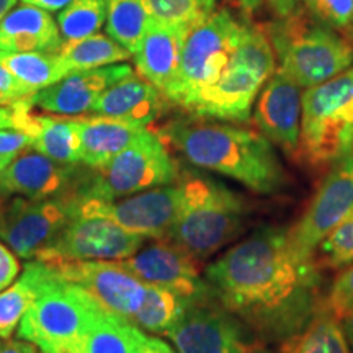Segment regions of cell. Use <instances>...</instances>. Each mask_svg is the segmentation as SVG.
Here are the masks:
<instances>
[{
  "label": "cell",
  "instance_id": "obj_39",
  "mask_svg": "<svg viewBox=\"0 0 353 353\" xmlns=\"http://www.w3.org/2000/svg\"><path fill=\"white\" fill-rule=\"evenodd\" d=\"M20 260L6 244L0 242V291L10 286L20 273Z\"/></svg>",
  "mask_w": 353,
  "mask_h": 353
},
{
  "label": "cell",
  "instance_id": "obj_48",
  "mask_svg": "<svg viewBox=\"0 0 353 353\" xmlns=\"http://www.w3.org/2000/svg\"><path fill=\"white\" fill-rule=\"evenodd\" d=\"M2 343H3V342H2V341H0V345H2Z\"/></svg>",
  "mask_w": 353,
  "mask_h": 353
},
{
  "label": "cell",
  "instance_id": "obj_5",
  "mask_svg": "<svg viewBox=\"0 0 353 353\" xmlns=\"http://www.w3.org/2000/svg\"><path fill=\"white\" fill-rule=\"evenodd\" d=\"M38 296L21 317L17 337L39 353H77L101 306L81 286L38 260Z\"/></svg>",
  "mask_w": 353,
  "mask_h": 353
},
{
  "label": "cell",
  "instance_id": "obj_18",
  "mask_svg": "<svg viewBox=\"0 0 353 353\" xmlns=\"http://www.w3.org/2000/svg\"><path fill=\"white\" fill-rule=\"evenodd\" d=\"M83 172L76 165L61 164L38 151L20 152L0 170V192L6 196L30 200L59 196L81 182Z\"/></svg>",
  "mask_w": 353,
  "mask_h": 353
},
{
  "label": "cell",
  "instance_id": "obj_28",
  "mask_svg": "<svg viewBox=\"0 0 353 353\" xmlns=\"http://www.w3.org/2000/svg\"><path fill=\"white\" fill-rule=\"evenodd\" d=\"M192 299H187L162 286L148 283L144 301L141 304L132 322L151 334L165 335L183 316Z\"/></svg>",
  "mask_w": 353,
  "mask_h": 353
},
{
  "label": "cell",
  "instance_id": "obj_15",
  "mask_svg": "<svg viewBox=\"0 0 353 353\" xmlns=\"http://www.w3.org/2000/svg\"><path fill=\"white\" fill-rule=\"evenodd\" d=\"M48 267L85 290L101 307L130 321L143 304L148 290V283L126 270L120 260H69Z\"/></svg>",
  "mask_w": 353,
  "mask_h": 353
},
{
  "label": "cell",
  "instance_id": "obj_40",
  "mask_svg": "<svg viewBox=\"0 0 353 353\" xmlns=\"http://www.w3.org/2000/svg\"><path fill=\"white\" fill-rule=\"evenodd\" d=\"M0 353H39V350L33 343L19 339V341L3 342L0 345Z\"/></svg>",
  "mask_w": 353,
  "mask_h": 353
},
{
  "label": "cell",
  "instance_id": "obj_42",
  "mask_svg": "<svg viewBox=\"0 0 353 353\" xmlns=\"http://www.w3.org/2000/svg\"><path fill=\"white\" fill-rule=\"evenodd\" d=\"M0 128H17V112L13 103L0 107Z\"/></svg>",
  "mask_w": 353,
  "mask_h": 353
},
{
  "label": "cell",
  "instance_id": "obj_27",
  "mask_svg": "<svg viewBox=\"0 0 353 353\" xmlns=\"http://www.w3.org/2000/svg\"><path fill=\"white\" fill-rule=\"evenodd\" d=\"M0 65L32 94L65 77L56 52L0 51Z\"/></svg>",
  "mask_w": 353,
  "mask_h": 353
},
{
  "label": "cell",
  "instance_id": "obj_24",
  "mask_svg": "<svg viewBox=\"0 0 353 353\" xmlns=\"http://www.w3.org/2000/svg\"><path fill=\"white\" fill-rule=\"evenodd\" d=\"M77 123L81 132V164L92 170L107 165L144 130L143 126L101 114L82 117Z\"/></svg>",
  "mask_w": 353,
  "mask_h": 353
},
{
  "label": "cell",
  "instance_id": "obj_2",
  "mask_svg": "<svg viewBox=\"0 0 353 353\" xmlns=\"http://www.w3.org/2000/svg\"><path fill=\"white\" fill-rule=\"evenodd\" d=\"M159 138L192 165L229 176L259 195H275L288 183L270 141L249 128L192 114L167 123Z\"/></svg>",
  "mask_w": 353,
  "mask_h": 353
},
{
  "label": "cell",
  "instance_id": "obj_11",
  "mask_svg": "<svg viewBox=\"0 0 353 353\" xmlns=\"http://www.w3.org/2000/svg\"><path fill=\"white\" fill-rule=\"evenodd\" d=\"M165 337L176 353H254L263 343L214 298L192 301Z\"/></svg>",
  "mask_w": 353,
  "mask_h": 353
},
{
  "label": "cell",
  "instance_id": "obj_31",
  "mask_svg": "<svg viewBox=\"0 0 353 353\" xmlns=\"http://www.w3.org/2000/svg\"><path fill=\"white\" fill-rule=\"evenodd\" d=\"M38 296L37 267L33 260L25 265V272L10 286L0 291V339L12 337L21 317Z\"/></svg>",
  "mask_w": 353,
  "mask_h": 353
},
{
  "label": "cell",
  "instance_id": "obj_46",
  "mask_svg": "<svg viewBox=\"0 0 353 353\" xmlns=\"http://www.w3.org/2000/svg\"><path fill=\"white\" fill-rule=\"evenodd\" d=\"M15 2L17 0H0V21H2L3 17L12 10V7L15 6Z\"/></svg>",
  "mask_w": 353,
  "mask_h": 353
},
{
  "label": "cell",
  "instance_id": "obj_33",
  "mask_svg": "<svg viewBox=\"0 0 353 353\" xmlns=\"http://www.w3.org/2000/svg\"><path fill=\"white\" fill-rule=\"evenodd\" d=\"M105 19V0H74L57 15V28L63 41H76L99 32Z\"/></svg>",
  "mask_w": 353,
  "mask_h": 353
},
{
  "label": "cell",
  "instance_id": "obj_44",
  "mask_svg": "<svg viewBox=\"0 0 353 353\" xmlns=\"http://www.w3.org/2000/svg\"><path fill=\"white\" fill-rule=\"evenodd\" d=\"M342 329H343V334H345V337H347L348 345H350V348L353 350V311L342 319Z\"/></svg>",
  "mask_w": 353,
  "mask_h": 353
},
{
  "label": "cell",
  "instance_id": "obj_14",
  "mask_svg": "<svg viewBox=\"0 0 353 353\" xmlns=\"http://www.w3.org/2000/svg\"><path fill=\"white\" fill-rule=\"evenodd\" d=\"M77 208L103 214L126 231L148 239H165L182 208V187L179 180L172 185L156 187L117 201L77 196L70 188Z\"/></svg>",
  "mask_w": 353,
  "mask_h": 353
},
{
  "label": "cell",
  "instance_id": "obj_3",
  "mask_svg": "<svg viewBox=\"0 0 353 353\" xmlns=\"http://www.w3.org/2000/svg\"><path fill=\"white\" fill-rule=\"evenodd\" d=\"M179 183L182 208L165 239L203 263L245 231L250 206L241 193L211 176L185 172Z\"/></svg>",
  "mask_w": 353,
  "mask_h": 353
},
{
  "label": "cell",
  "instance_id": "obj_6",
  "mask_svg": "<svg viewBox=\"0 0 353 353\" xmlns=\"http://www.w3.org/2000/svg\"><path fill=\"white\" fill-rule=\"evenodd\" d=\"M276 70V57L265 30L247 25L228 68L185 108L193 117L245 123L265 82Z\"/></svg>",
  "mask_w": 353,
  "mask_h": 353
},
{
  "label": "cell",
  "instance_id": "obj_25",
  "mask_svg": "<svg viewBox=\"0 0 353 353\" xmlns=\"http://www.w3.org/2000/svg\"><path fill=\"white\" fill-rule=\"evenodd\" d=\"M56 54L59 56L65 76L81 72V70L99 69L110 64L123 63L132 56L108 34L99 33L76 39V41H63Z\"/></svg>",
  "mask_w": 353,
  "mask_h": 353
},
{
  "label": "cell",
  "instance_id": "obj_29",
  "mask_svg": "<svg viewBox=\"0 0 353 353\" xmlns=\"http://www.w3.org/2000/svg\"><path fill=\"white\" fill-rule=\"evenodd\" d=\"M105 7L107 34L134 56L149 23L143 0H105Z\"/></svg>",
  "mask_w": 353,
  "mask_h": 353
},
{
  "label": "cell",
  "instance_id": "obj_34",
  "mask_svg": "<svg viewBox=\"0 0 353 353\" xmlns=\"http://www.w3.org/2000/svg\"><path fill=\"white\" fill-rule=\"evenodd\" d=\"M314 255L321 268L330 270L345 268L353 262V210L321 242Z\"/></svg>",
  "mask_w": 353,
  "mask_h": 353
},
{
  "label": "cell",
  "instance_id": "obj_10",
  "mask_svg": "<svg viewBox=\"0 0 353 353\" xmlns=\"http://www.w3.org/2000/svg\"><path fill=\"white\" fill-rule=\"evenodd\" d=\"M145 241L148 237L126 231L107 216L77 208L74 203L72 216L63 231L33 260L44 265L69 260H125Z\"/></svg>",
  "mask_w": 353,
  "mask_h": 353
},
{
  "label": "cell",
  "instance_id": "obj_36",
  "mask_svg": "<svg viewBox=\"0 0 353 353\" xmlns=\"http://www.w3.org/2000/svg\"><path fill=\"white\" fill-rule=\"evenodd\" d=\"M353 311V262L334 280L325 291L322 312H327L341 322Z\"/></svg>",
  "mask_w": 353,
  "mask_h": 353
},
{
  "label": "cell",
  "instance_id": "obj_20",
  "mask_svg": "<svg viewBox=\"0 0 353 353\" xmlns=\"http://www.w3.org/2000/svg\"><path fill=\"white\" fill-rule=\"evenodd\" d=\"M187 30L167 26L149 19L148 28L134 54L138 74L165 97L179 72Z\"/></svg>",
  "mask_w": 353,
  "mask_h": 353
},
{
  "label": "cell",
  "instance_id": "obj_8",
  "mask_svg": "<svg viewBox=\"0 0 353 353\" xmlns=\"http://www.w3.org/2000/svg\"><path fill=\"white\" fill-rule=\"evenodd\" d=\"M182 172L169 145L144 128L128 148L99 170L88 169L72 192L77 196L113 201L156 187L172 185Z\"/></svg>",
  "mask_w": 353,
  "mask_h": 353
},
{
  "label": "cell",
  "instance_id": "obj_38",
  "mask_svg": "<svg viewBox=\"0 0 353 353\" xmlns=\"http://www.w3.org/2000/svg\"><path fill=\"white\" fill-rule=\"evenodd\" d=\"M30 95H33L32 92L21 85L3 65H0V105H12Z\"/></svg>",
  "mask_w": 353,
  "mask_h": 353
},
{
  "label": "cell",
  "instance_id": "obj_23",
  "mask_svg": "<svg viewBox=\"0 0 353 353\" xmlns=\"http://www.w3.org/2000/svg\"><path fill=\"white\" fill-rule=\"evenodd\" d=\"M63 37L50 12L23 3L0 21V51L57 52Z\"/></svg>",
  "mask_w": 353,
  "mask_h": 353
},
{
  "label": "cell",
  "instance_id": "obj_30",
  "mask_svg": "<svg viewBox=\"0 0 353 353\" xmlns=\"http://www.w3.org/2000/svg\"><path fill=\"white\" fill-rule=\"evenodd\" d=\"M283 353H352L341 322L319 312L298 337L280 347Z\"/></svg>",
  "mask_w": 353,
  "mask_h": 353
},
{
  "label": "cell",
  "instance_id": "obj_12",
  "mask_svg": "<svg viewBox=\"0 0 353 353\" xmlns=\"http://www.w3.org/2000/svg\"><path fill=\"white\" fill-rule=\"evenodd\" d=\"M353 210V151L330 167L307 208L293 228L288 242L299 257H316L317 247Z\"/></svg>",
  "mask_w": 353,
  "mask_h": 353
},
{
  "label": "cell",
  "instance_id": "obj_47",
  "mask_svg": "<svg viewBox=\"0 0 353 353\" xmlns=\"http://www.w3.org/2000/svg\"><path fill=\"white\" fill-rule=\"evenodd\" d=\"M254 353H275V352H270V350H267V348L265 347H260L257 352H254ZM280 353H283V352H280Z\"/></svg>",
  "mask_w": 353,
  "mask_h": 353
},
{
  "label": "cell",
  "instance_id": "obj_7",
  "mask_svg": "<svg viewBox=\"0 0 353 353\" xmlns=\"http://www.w3.org/2000/svg\"><path fill=\"white\" fill-rule=\"evenodd\" d=\"M353 151V65L303 94L298 161L330 169Z\"/></svg>",
  "mask_w": 353,
  "mask_h": 353
},
{
  "label": "cell",
  "instance_id": "obj_13",
  "mask_svg": "<svg viewBox=\"0 0 353 353\" xmlns=\"http://www.w3.org/2000/svg\"><path fill=\"white\" fill-rule=\"evenodd\" d=\"M72 210L69 190L59 196L43 200L12 198L0 210V239L17 257L33 260L63 231Z\"/></svg>",
  "mask_w": 353,
  "mask_h": 353
},
{
  "label": "cell",
  "instance_id": "obj_37",
  "mask_svg": "<svg viewBox=\"0 0 353 353\" xmlns=\"http://www.w3.org/2000/svg\"><path fill=\"white\" fill-rule=\"evenodd\" d=\"M34 138L28 132L17 128H0V170H3L10 162L23 152L33 148Z\"/></svg>",
  "mask_w": 353,
  "mask_h": 353
},
{
  "label": "cell",
  "instance_id": "obj_4",
  "mask_svg": "<svg viewBox=\"0 0 353 353\" xmlns=\"http://www.w3.org/2000/svg\"><path fill=\"white\" fill-rule=\"evenodd\" d=\"M280 70L309 88L353 65V41L298 6L265 26Z\"/></svg>",
  "mask_w": 353,
  "mask_h": 353
},
{
  "label": "cell",
  "instance_id": "obj_19",
  "mask_svg": "<svg viewBox=\"0 0 353 353\" xmlns=\"http://www.w3.org/2000/svg\"><path fill=\"white\" fill-rule=\"evenodd\" d=\"M128 64H110L105 68L81 70L65 76L28 97L32 107L57 114H82L92 110L99 97L110 87L131 76Z\"/></svg>",
  "mask_w": 353,
  "mask_h": 353
},
{
  "label": "cell",
  "instance_id": "obj_21",
  "mask_svg": "<svg viewBox=\"0 0 353 353\" xmlns=\"http://www.w3.org/2000/svg\"><path fill=\"white\" fill-rule=\"evenodd\" d=\"M167 99L141 76H128L99 97L90 112L145 128L165 110Z\"/></svg>",
  "mask_w": 353,
  "mask_h": 353
},
{
  "label": "cell",
  "instance_id": "obj_35",
  "mask_svg": "<svg viewBox=\"0 0 353 353\" xmlns=\"http://www.w3.org/2000/svg\"><path fill=\"white\" fill-rule=\"evenodd\" d=\"M312 17L342 33H353V0H298Z\"/></svg>",
  "mask_w": 353,
  "mask_h": 353
},
{
  "label": "cell",
  "instance_id": "obj_43",
  "mask_svg": "<svg viewBox=\"0 0 353 353\" xmlns=\"http://www.w3.org/2000/svg\"><path fill=\"white\" fill-rule=\"evenodd\" d=\"M270 3L272 10L276 13V17L286 15V13L298 7V0H270Z\"/></svg>",
  "mask_w": 353,
  "mask_h": 353
},
{
  "label": "cell",
  "instance_id": "obj_26",
  "mask_svg": "<svg viewBox=\"0 0 353 353\" xmlns=\"http://www.w3.org/2000/svg\"><path fill=\"white\" fill-rule=\"evenodd\" d=\"M33 148L61 164H81V132L76 118L37 114Z\"/></svg>",
  "mask_w": 353,
  "mask_h": 353
},
{
  "label": "cell",
  "instance_id": "obj_9",
  "mask_svg": "<svg viewBox=\"0 0 353 353\" xmlns=\"http://www.w3.org/2000/svg\"><path fill=\"white\" fill-rule=\"evenodd\" d=\"M247 25L229 10H214L187 33L174 85L165 94L167 101L185 110L196 95L213 85L244 34Z\"/></svg>",
  "mask_w": 353,
  "mask_h": 353
},
{
  "label": "cell",
  "instance_id": "obj_16",
  "mask_svg": "<svg viewBox=\"0 0 353 353\" xmlns=\"http://www.w3.org/2000/svg\"><path fill=\"white\" fill-rule=\"evenodd\" d=\"M120 263L144 283L162 286L192 301L213 298L210 285L200 276V262L169 239L145 241Z\"/></svg>",
  "mask_w": 353,
  "mask_h": 353
},
{
  "label": "cell",
  "instance_id": "obj_41",
  "mask_svg": "<svg viewBox=\"0 0 353 353\" xmlns=\"http://www.w3.org/2000/svg\"><path fill=\"white\" fill-rule=\"evenodd\" d=\"M74 0H23V3H28V6H34L43 8L46 12H57V10H63L72 3Z\"/></svg>",
  "mask_w": 353,
  "mask_h": 353
},
{
  "label": "cell",
  "instance_id": "obj_45",
  "mask_svg": "<svg viewBox=\"0 0 353 353\" xmlns=\"http://www.w3.org/2000/svg\"><path fill=\"white\" fill-rule=\"evenodd\" d=\"M237 2H239V6L245 13H252L262 6L263 0H237Z\"/></svg>",
  "mask_w": 353,
  "mask_h": 353
},
{
  "label": "cell",
  "instance_id": "obj_22",
  "mask_svg": "<svg viewBox=\"0 0 353 353\" xmlns=\"http://www.w3.org/2000/svg\"><path fill=\"white\" fill-rule=\"evenodd\" d=\"M77 353H176L162 339L101 307Z\"/></svg>",
  "mask_w": 353,
  "mask_h": 353
},
{
  "label": "cell",
  "instance_id": "obj_32",
  "mask_svg": "<svg viewBox=\"0 0 353 353\" xmlns=\"http://www.w3.org/2000/svg\"><path fill=\"white\" fill-rule=\"evenodd\" d=\"M149 19L190 32L216 10V0H143Z\"/></svg>",
  "mask_w": 353,
  "mask_h": 353
},
{
  "label": "cell",
  "instance_id": "obj_17",
  "mask_svg": "<svg viewBox=\"0 0 353 353\" xmlns=\"http://www.w3.org/2000/svg\"><path fill=\"white\" fill-rule=\"evenodd\" d=\"M254 105L252 120L257 131L285 156L298 161L303 87L283 70L276 69L265 82Z\"/></svg>",
  "mask_w": 353,
  "mask_h": 353
},
{
  "label": "cell",
  "instance_id": "obj_1",
  "mask_svg": "<svg viewBox=\"0 0 353 353\" xmlns=\"http://www.w3.org/2000/svg\"><path fill=\"white\" fill-rule=\"evenodd\" d=\"M205 280L263 345H285L322 312L321 265L294 254L281 228H260L229 247L206 267Z\"/></svg>",
  "mask_w": 353,
  "mask_h": 353
}]
</instances>
